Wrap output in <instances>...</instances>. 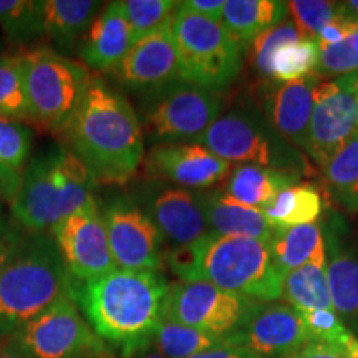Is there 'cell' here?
<instances>
[{"mask_svg":"<svg viewBox=\"0 0 358 358\" xmlns=\"http://www.w3.org/2000/svg\"><path fill=\"white\" fill-rule=\"evenodd\" d=\"M292 358H347L345 350L340 347L320 342H307Z\"/></svg>","mask_w":358,"mask_h":358,"instance_id":"cell-43","label":"cell"},{"mask_svg":"<svg viewBox=\"0 0 358 358\" xmlns=\"http://www.w3.org/2000/svg\"><path fill=\"white\" fill-rule=\"evenodd\" d=\"M148 171L186 189H206L229 176L231 163L199 143L156 145L146 158Z\"/></svg>","mask_w":358,"mask_h":358,"instance_id":"cell-16","label":"cell"},{"mask_svg":"<svg viewBox=\"0 0 358 358\" xmlns=\"http://www.w3.org/2000/svg\"><path fill=\"white\" fill-rule=\"evenodd\" d=\"M8 340L27 358H98L111 350L71 299L27 322Z\"/></svg>","mask_w":358,"mask_h":358,"instance_id":"cell-9","label":"cell"},{"mask_svg":"<svg viewBox=\"0 0 358 358\" xmlns=\"http://www.w3.org/2000/svg\"><path fill=\"white\" fill-rule=\"evenodd\" d=\"M98 358H122V357H118L113 350H110V352L103 353V355H101V357H98Z\"/></svg>","mask_w":358,"mask_h":358,"instance_id":"cell-51","label":"cell"},{"mask_svg":"<svg viewBox=\"0 0 358 358\" xmlns=\"http://www.w3.org/2000/svg\"><path fill=\"white\" fill-rule=\"evenodd\" d=\"M256 303L208 282L178 280L168 285L163 319L227 338L239 330Z\"/></svg>","mask_w":358,"mask_h":358,"instance_id":"cell-10","label":"cell"},{"mask_svg":"<svg viewBox=\"0 0 358 358\" xmlns=\"http://www.w3.org/2000/svg\"><path fill=\"white\" fill-rule=\"evenodd\" d=\"M303 325H306L308 342L329 343L345 348L353 334L343 325L334 310H308L301 312Z\"/></svg>","mask_w":358,"mask_h":358,"instance_id":"cell-38","label":"cell"},{"mask_svg":"<svg viewBox=\"0 0 358 358\" xmlns=\"http://www.w3.org/2000/svg\"><path fill=\"white\" fill-rule=\"evenodd\" d=\"M178 7L203 17V19L221 22L226 0H186V2H178Z\"/></svg>","mask_w":358,"mask_h":358,"instance_id":"cell-41","label":"cell"},{"mask_svg":"<svg viewBox=\"0 0 358 358\" xmlns=\"http://www.w3.org/2000/svg\"><path fill=\"white\" fill-rule=\"evenodd\" d=\"M322 196L312 185H295L282 189L264 209L266 219L274 229H290L302 224L317 222L322 216Z\"/></svg>","mask_w":358,"mask_h":358,"instance_id":"cell-28","label":"cell"},{"mask_svg":"<svg viewBox=\"0 0 358 358\" xmlns=\"http://www.w3.org/2000/svg\"><path fill=\"white\" fill-rule=\"evenodd\" d=\"M227 340L261 358H292L308 342V335L301 312L274 301L257 302Z\"/></svg>","mask_w":358,"mask_h":358,"instance_id":"cell-14","label":"cell"},{"mask_svg":"<svg viewBox=\"0 0 358 358\" xmlns=\"http://www.w3.org/2000/svg\"><path fill=\"white\" fill-rule=\"evenodd\" d=\"M350 38L345 40V42L319 47V64H317V69L313 71L317 78H340L357 73L358 55Z\"/></svg>","mask_w":358,"mask_h":358,"instance_id":"cell-39","label":"cell"},{"mask_svg":"<svg viewBox=\"0 0 358 358\" xmlns=\"http://www.w3.org/2000/svg\"><path fill=\"white\" fill-rule=\"evenodd\" d=\"M101 8L103 3L95 0H45L43 35L58 47H71L83 38Z\"/></svg>","mask_w":358,"mask_h":358,"instance_id":"cell-26","label":"cell"},{"mask_svg":"<svg viewBox=\"0 0 358 358\" xmlns=\"http://www.w3.org/2000/svg\"><path fill=\"white\" fill-rule=\"evenodd\" d=\"M325 272L334 312L358 337V256L343 245L334 227H325Z\"/></svg>","mask_w":358,"mask_h":358,"instance_id":"cell-21","label":"cell"},{"mask_svg":"<svg viewBox=\"0 0 358 358\" xmlns=\"http://www.w3.org/2000/svg\"><path fill=\"white\" fill-rule=\"evenodd\" d=\"M272 262L284 277L313 261H327L324 227L319 222L277 229L267 243Z\"/></svg>","mask_w":358,"mask_h":358,"instance_id":"cell-25","label":"cell"},{"mask_svg":"<svg viewBox=\"0 0 358 358\" xmlns=\"http://www.w3.org/2000/svg\"><path fill=\"white\" fill-rule=\"evenodd\" d=\"M320 80L315 75L275 82L267 96V115L272 127L282 138L301 150H306L313 110V92Z\"/></svg>","mask_w":358,"mask_h":358,"instance_id":"cell-20","label":"cell"},{"mask_svg":"<svg viewBox=\"0 0 358 358\" xmlns=\"http://www.w3.org/2000/svg\"><path fill=\"white\" fill-rule=\"evenodd\" d=\"M357 73L320 82L313 92V110L306 153L324 169L358 134Z\"/></svg>","mask_w":358,"mask_h":358,"instance_id":"cell-11","label":"cell"},{"mask_svg":"<svg viewBox=\"0 0 358 358\" xmlns=\"http://www.w3.org/2000/svg\"><path fill=\"white\" fill-rule=\"evenodd\" d=\"M78 285L52 236L25 234L0 275V338L64 299L77 302Z\"/></svg>","mask_w":358,"mask_h":358,"instance_id":"cell-4","label":"cell"},{"mask_svg":"<svg viewBox=\"0 0 358 358\" xmlns=\"http://www.w3.org/2000/svg\"><path fill=\"white\" fill-rule=\"evenodd\" d=\"M191 358H261V357L254 355V353L245 350V348L232 345L231 342H227L221 347L211 348V350H206L203 353H199V355H194Z\"/></svg>","mask_w":358,"mask_h":358,"instance_id":"cell-45","label":"cell"},{"mask_svg":"<svg viewBox=\"0 0 358 358\" xmlns=\"http://www.w3.org/2000/svg\"><path fill=\"white\" fill-rule=\"evenodd\" d=\"M340 10L350 17L353 20H358V0H348V2H338Z\"/></svg>","mask_w":358,"mask_h":358,"instance_id":"cell-48","label":"cell"},{"mask_svg":"<svg viewBox=\"0 0 358 358\" xmlns=\"http://www.w3.org/2000/svg\"><path fill=\"white\" fill-rule=\"evenodd\" d=\"M319 64V43L313 38L285 45L275 53L272 60V78L275 82H294V80L313 75Z\"/></svg>","mask_w":358,"mask_h":358,"instance_id":"cell-34","label":"cell"},{"mask_svg":"<svg viewBox=\"0 0 358 358\" xmlns=\"http://www.w3.org/2000/svg\"><path fill=\"white\" fill-rule=\"evenodd\" d=\"M70 148L92 174L95 185L128 182L145 158L140 116L118 90L92 75L82 105L65 131Z\"/></svg>","mask_w":358,"mask_h":358,"instance_id":"cell-1","label":"cell"},{"mask_svg":"<svg viewBox=\"0 0 358 358\" xmlns=\"http://www.w3.org/2000/svg\"><path fill=\"white\" fill-rule=\"evenodd\" d=\"M22 237H24V234L20 231L0 222V275H2L3 268L7 267L8 261L12 259L13 252L19 248Z\"/></svg>","mask_w":358,"mask_h":358,"instance_id":"cell-42","label":"cell"},{"mask_svg":"<svg viewBox=\"0 0 358 358\" xmlns=\"http://www.w3.org/2000/svg\"><path fill=\"white\" fill-rule=\"evenodd\" d=\"M196 143L227 163L282 169L280 164L289 158V155L280 153L279 145H275L267 127L243 111H231L219 116Z\"/></svg>","mask_w":358,"mask_h":358,"instance_id":"cell-15","label":"cell"},{"mask_svg":"<svg viewBox=\"0 0 358 358\" xmlns=\"http://www.w3.org/2000/svg\"><path fill=\"white\" fill-rule=\"evenodd\" d=\"M227 342V338L201 332L166 319L161 320L151 340V343L168 358H191Z\"/></svg>","mask_w":358,"mask_h":358,"instance_id":"cell-29","label":"cell"},{"mask_svg":"<svg viewBox=\"0 0 358 358\" xmlns=\"http://www.w3.org/2000/svg\"><path fill=\"white\" fill-rule=\"evenodd\" d=\"M143 134L158 145L198 141L221 116V100L213 90L182 80L143 93Z\"/></svg>","mask_w":358,"mask_h":358,"instance_id":"cell-8","label":"cell"},{"mask_svg":"<svg viewBox=\"0 0 358 358\" xmlns=\"http://www.w3.org/2000/svg\"><path fill=\"white\" fill-rule=\"evenodd\" d=\"M169 29L182 82L217 92L229 87L241 73L243 48L221 22L203 19L178 7Z\"/></svg>","mask_w":358,"mask_h":358,"instance_id":"cell-7","label":"cell"},{"mask_svg":"<svg viewBox=\"0 0 358 358\" xmlns=\"http://www.w3.org/2000/svg\"><path fill=\"white\" fill-rule=\"evenodd\" d=\"M0 118L32 123L25 96L19 53L0 58Z\"/></svg>","mask_w":358,"mask_h":358,"instance_id":"cell-32","label":"cell"},{"mask_svg":"<svg viewBox=\"0 0 358 358\" xmlns=\"http://www.w3.org/2000/svg\"><path fill=\"white\" fill-rule=\"evenodd\" d=\"M0 358H27L19 348L12 343V340H6L0 345Z\"/></svg>","mask_w":358,"mask_h":358,"instance_id":"cell-47","label":"cell"},{"mask_svg":"<svg viewBox=\"0 0 358 358\" xmlns=\"http://www.w3.org/2000/svg\"><path fill=\"white\" fill-rule=\"evenodd\" d=\"M206 221L211 234L241 236L268 243L275 234L261 209L232 199L222 191L201 192Z\"/></svg>","mask_w":358,"mask_h":358,"instance_id":"cell-22","label":"cell"},{"mask_svg":"<svg viewBox=\"0 0 358 358\" xmlns=\"http://www.w3.org/2000/svg\"><path fill=\"white\" fill-rule=\"evenodd\" d=\"M32 150V133L15 120L0 118V163L22 173Z\"/></svg>","mask_w":358,"mask_h":358,"instance_id":"cell-36","label":"cell"},{"mask_svg":"<svg viewBox=\"0 0 358 358\" xmlns=\"http://www.w3.org/2000/svg\"><path fill=\"white\" fill-rule=\"evenodd\" d=\"M297 178V174L285 169L241 164L229 173L222 192L239 203L264 211L282 189L295 185Z\"/></svg>","mask_w":358,"mask_h":358,"instance_id":"cell-23","label":"cell"},{"mask_svg":"<svg viewBox=\"0 0 358 358\" xmlns=\"http://www.w3.org/2000/svg\"><path fill=\"white\" fill-rule=\"evenodd\" d=\"M0 27L19 43L43 35L42 2L37 0H0Z\"/></svg>","mask_w":358,"mask_h":358,"instance_id":"cell-31","label":"cell"},{"mask_svg":"<svg viewBox=\"0 0 358 358\" xmlns=\"http://www.w3.org/2000/svg\"><path fill=\"white\" fill-rule=\"evenodd\" d=\"M131 47V29L124 19L122 3L110 2L101 8L83 35L80 57L85 66L101 73H113Z\"/></svg>","mask_w":358,"mask_h":358,"instance_id":"cell-19","label":"cell"},{"mask_svg":"<svg viewBox=\"0 0 358 358\" xmlns=\"http://www.w3.org/2000/svg\"><path fill=\"white\" fill-rule=\"evenodd\" d=\"M143 211L156 224L173 248L189 245L211 234L206 221L201 192L186 187H159L150 191Z\"/></svg>","mask_w":358,"mask_h":358,"instance_id":"cell-17","label":"cell"},{"mask_svg":"<svg viewBox=\"0 0 358 358\" xmlns=\"http://www.w3.org/2000/svg\"><path fill=\"white\" fill-rule=\"evenodd\" d=\"M332 196L348 213H358V134L324 168Z\"/></svg>","mask_w":358,"mask_h":358,"instance_id":"cell-30","label":"cell"},{"mask_svg":"<svg viewBox=\"0 0 358 358\" xmlns=\"http://www.w3.org/2000/svg\"><path fill=\"white\" fill-rule=\"evenodd\" d=\"M287 19V3L277 0H226L221 24L239 47L248 48L272 27Z\"/></svg>","mask_w":358,"mask_h":358,"instance_id":"cell-24","label":"cell"},{"mask_svg":"<svg viewBox=\"0 0 358 358\" xmlns=\"http://www.w3.org/2000/svg\"><path fill=\"white\" fill-rule=\"evenodd\" d=\"M355 90H357V98H358V71H357V82H355Z\"/></svg>","mask_w":358,"mask_h":358,"instance_id":"cell-52","label":"cell"},{"mask_svg":"<svg viewBox=\"0 0 358 358\" xmlns=\"http://www.w3.org/2000/svg\"><path fill=\"white\" fill-rule=\"evenodd\" d=\"M93 186L92 174L70 148H53L22 171L20 187L10 203L13 219L25 231L43 234L95 198Z\"/></svg>","mask_w":358,"mask_h":358,"instance_id":"cell-5","label":"cell"},{"mask_svg":"<svg viewBox=\"0 0 358 358\" xmlns=\"http://www.w3.org/2000/svg\"><path fill=\"white\" fill-rule=\"evenodd\" d=\"M343 350H345L347 358H358V337L353 335Z\"/></svg>","mask_w":358,"mask_h":358,"instance_id":"cell-49","label":"cell"},{"mask_svg":"<svg viewBox=\"0 0 358 358\" xmlns=\"http://www.w3.org/2000/svg\"><path fill=\"white\" fill-rule=\"evenodd\" d=\"M111 256L123 271L158 272L163 266V236L133 199L115 196L101 206Z\"/></svg>","mask_w":358,"mask_h":358,"instance_id":"cell-13","label":"cell"},{"mask_svg":"<svg viewBox=\"0 0 358 358\" xmlns=\"http://www.w3.org/2000/svg\"><path fill=\"white\" fill-rule=\"evenodd\" d=\"M163 262L182 282H208L256 302L280 299L282 275L268 245L252 237L208 234L189 245L166 250Z\"/></svg>","mask_w":358,"mask_h":358,"instance_id":"cell-3","label":"cell"},{"mask_svg":"<svg viewBox=\"0 0 358 358\" xmlns=\"http://www.w3.org/2000/svg\"><path fill=\"white\" fill-rule=\"evenodd\" d=\"M66 268L78 282L113 272L116 264L106 234L101 206L93 198L50 229Z\"/></svg>","mask_w":358,"mask_h":358,"instance_id":"cell-12","label":"cell"},{"mask_svg":"<svg viewBox=\"0 0 358 358\" xmlns=\"http://www.w3.org/2000/svg\"><path fill=\"white\" fill-rule=\"evenodd\" d=\"M285 3L302 37L313 40H317L320 30L337 15L338 10V2L329 0H292Z\"/></svg>","mask_w":358,"mask_h":358,"instance_id":"cell-37","label":"cell"},{"mask_svg":"<svg viewBox=\"0 0 358 358\" xmlns=\"http://www.w3.org/2000/svg\"><path fill=\"white\" fill-rule=\"evenodd\" d=\"M301 40H303V37L292 19L282 20L271 30L259 35L250 43L252 45V60L256 70L262 77L272 78V60H274L275 53L285 45L301 42Z\"/></svg>","mask_w":358,"mask_h":358,"instance_id":"cell-35","label":"cell"},{"mask_svg":"<svg viewBox=\"0 0 358 358\" xmlns=\"http://www.w3.org/2000/svg\"><path fill=\"white\" fill-rule=\"evenodd\" d=\"M325 264L308 262L282 277V301L299 312L334 310Z\"/></svg>","mask_w":358,"mask_h":358,"instance_id":"cell-27","label":"cell"},{"mask_svg":"<svg viewBox=\"0 0 358 358\" xmlns=\"http://www.w3.org/2000/svg\"><path fill=\"white\" fill-rule=\"evenodd\" d=\"M113 75L127 88L143 93L181 80L169 24L133 43Z\"/></svg>","mask_w":358,"mask_h":358,"instance_id":"cell-18","label":"cell"},{"mask_svg":"<svg viewBox=\"0 0 358 358\" xmlns=\"http://www.w3.org/2000/svg\"><path fill=\"white\" fill-rule=\"evenodd\" d=\"M122 358H168V357L163 355V353H161L153 343H148V345L138 348V350H134L129 353V355L122 357Z\"/></svg>","mask_w":358,"mask_h":358,"instance_id":"cell-46","label":"cell"},{"mask_svg":"<svg viewBox=\"0 0 358 358\" xmlns=\"http://www.w3.org/2000/svg\"><path fill=\"white\" fill-rule=\"evenodd\" d=\"M120 3L131 29L133 43L169 24L178 8V2L173 0H122Z\"/></svg>","mask_w":358,"mask_h":358,"instance_id":"cell-33","label":"cell"},{"mask_svg":"<svg viewBox=\"0 0 358 358\" xmlns=\"http://www.w3.org/2000/svg\"><path fill=\"white\" fill-rule=\"evenodd\" d=\"M19 60L32 123L65 134L87 93L90 70L45 47L20 52Z\"/></svg>","mask_w":358,"mask_h":358,"instance_id":"cell-6","label":"cell"},{"mask_svg":"<svg viewBox=\"0 0 358 358\" xmlns=\"http://www.w3.org/2000/svg\"><path fill=\"white\" fill-rule=\"evenodd\" d=\"M352 45H353V48H355V52H357V55H358V20L355 22V29H353V34H352Z\"/></svg>","mask_w":358,"mask_h":358,"instance_id":"cell-50","label":"cell"},{"mask_svg":"<svg viewBox=\"0 0 358 358\" xmlns=\"http://www.w3.org/2000/svg\"><path fill=\"white\" fill-rule=\"evenodd\" d=\"M20 179L22 173L12 171L0 163V199L12 203L20 187Z\"/></svg>","mask_w":358,"mask_h":358,"instance_id":"cell-44","label":"cell"},{"mask_svg":"<svg viewBox=\"0 0 358 358\" xmlns=\"http://www.w3.org/2000/svg\"><path fill=\"white\" fill-rule=\"evenodd\" d=\"M168 285L161 272L115 268L80 282L77 302L98 337L127 357L153 340L163 320Z\"/></svg>","mask_w":358,"mask_h":358,"instance_id":"cell-2","label":"cell"},{"mask_svg":"<svg viewBox=\"0 0 358 358\" xmlns=\"http://www.w3.org/2000/svg\"><path fill=\"white\" fill-rule=\"evenodd\" d=\"M355 22L357 20L347 17L338 7L337 15H335L334 19L320 30L319 37H317V43H319V47H327V45L345 42V40L352 37L353 29H355Z\"/></svg>","mask_w":358,"mask_h":358,"instance_id":"cell-40","label":"cell"}]
</instances>
